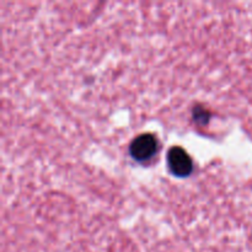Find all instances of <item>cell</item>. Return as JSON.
<instances>
[{
    "instance_id": "3957f363",
    "label": "cell",
    "mask_w": 252,
    "mask_h": 252,
    "mask_svg": "<svg viewBox=\"0 0 252 252\" xmlns=\"http://www.w3.org/2000/svg\"><path fill=\"white\" fill-rule=\"evenodd\" d=\"M193 118L199 125H206L209 121V112L203 107H196L193 110Z\"/></svg>"
},
{
    "instance_id": "7a4b0ae2",
    "label": "cell",
    "mask_w": 252,
    "mask_h": 252,
    "mask_svg": "<svg viewBox=\"0 0 252 252\" xmlns=\"http://www.w3.org/2000/svg\"><path fill=\"white\" fill-rule=\"evenodd\" d=\"M167 164L175 176L186 177L193 170V161L191 157L181 147H172L167 154Z\"/></svg>"
},
{
    "instance_id": "6da1fadb",
    "label": "cell",
    "mask_w": 252,
    "mask_h": 252,
    "mask_svg": "<svg viewBox=\"0 0 252 252\" xmlns=\"http://www.w3.org/2000/svg\"><path fill=\"white\" fill-rule=\"evenodd\" d=\"M158 145L159 144H158V140L154 135L144 133V134L138 135L130 143V155L137 161H147L157 154Z\"/></svg>"
}]
</instances>
